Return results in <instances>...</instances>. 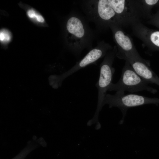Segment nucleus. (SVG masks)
<instances>
[{"mask_svg": "<svg viewBox=\"0 0 159 159\" xmlns=\"http://www.w3.org/2000/svg\"><path fill=\"white\" fill-rule=\"evenodd\" d=\"M85 16L74 10L67 18L65 24L67 47L74 55H80L85 49L90 50L96 37V32L90 26Z\"/></svg>", "mask_w": 159, "mask_h": 159, "instance_id": "obj_1", "label": "nucleus"}, {"mask_svg": "<svg viewBox=\"0 0 159 159\" xmlns=\"http://www.w3.org/2000/svg\"><path fill=\"white\" fill-rule=\"evenodd\" d=\"M79 2L87 21L93 23L98 30L115 24L117 15L108 0H85Z\"/></svg>", "mask_w": 159, "mask_h": 159, "instance_id": "obj_2", "label": "nucleus"}, {"mask_svg": "<svg viewBox=\"0 0 159 159\" xmlns=\"http://www.w3.org/2000/svg\"><path fill=\"white\" fill-rule=\"evenodd\" d=\"M149 84L135 72L128 62L122 69L119 80L115 83H112L108 91L130 92L145 91L155 93L157 90L150 86Z\"/></svg>", "mask_w": 159, "mask_h": 159, "instance_id": "obj_3", "label": "nucleus"}, {"mask_svg": "<svg viewBox=\"0 0 159 159\" xmlns=\"http://www.w3.org/2000/svg\"><path fill=\"white\" fill-rule=\"evenodd\" d=\"M108 104L110 108L116 107L119 108L122 115L120 122H123L128 109L149 104H159V98H150L137 94H125V92L117 91L114 95L107 94L103 106Z\"/></svg>", "mask_w": 159, "mask_h": 159, "instance_id": "obj_4", "label": "nucleus"}, {"mask_svg": "<svg viewBox=\"0 0 159 159\" xmlns=\"http://www.w3.org/2000/svg\"><path fill=\"white\" fill-rule=\"evenodd\" d=\"M115 54V50L107 53L103 61L100 66L99 80L96 84L98 90V101L95 115L97 117L99 112L103 106V103L110 85L112 83L115 69L112 64Z\"/></svg>", "mask_w": 159, "mask_h": 159, "instance_id": "obj_5", "label": "nucleus"}, {"mask_svg": "<svg viewBox=\"0 0 159 159\" xmlns=\"http://www.w3.org/2000/svg\"><path fill=\"white\" fill-rule=\"evenodd\" d=\"M110 48V46L103 42L98 43L96 47L90 50L83 58L77 62L70 69L61 74L56 75L55 79L57 82L61 84L63 80L68 76L81 69L95 63L106 55Z\"/></svg>", "mask_w": 159, "mask_h": 159, "instance_id": "obj_6", "label": "nucleus"}, {"mask_svg": "<svg viewBox=\"0 0 159 159\" xmlns=\"http://www.w3.org/2000/svg\"><path fill=\"white\" fill-rule=\"evenodd\" d=\"M126 58L135 72L150 84L159 86V77L151 69L148 63L141 59L138 55L129 56Z\"/></svg>", "mask_w": 159, "mask_h": 159, "instance_id": "obj_7", "label": "nucleus"}, {"mask_svg": "<svg viewBox=\"0 0 159 159\" xmlns=\"http://www.w3.org/2000/svg\"><path fill=\"white\" fill-rule=\"evenodd\" d=\"M115 24H112L110 27L113 32L115 42L125 51H130L132 49V45L130 39L121 31L117 30Z\"/></svg>", "mask_w": 159, "mask_h": 159, "instance_id": "obj_8", "label": "nucleus"}, {"mask_svg": "<svg viewBox=\"0 0 159 159\" xmlns=\"http://www.w3.org/2000/svg\"><path fill=\"white\" fill-rule=\"evenodd\" d=\"M108 1L117 15L121 14L124 10V0H108Z\"/></svg>", "mask_w": 159, "mask_h": 159, "instance_id": "obj_9", "label": "nucleus"}, {"mask_svg": "<svg viewBox=\"0 0 159 159\" xmlns=\"http://www.w3.org/2000/svg\"><path fill=\"white\" fill-rule=\"evenodd\" d=\"M10 39V35L9 32L5 30H3L0 33V39L2 42H8Z\"/></svg>", "mask_w": 159, "mask_h": 159, "instance_id": "obj_10", "label": "nucleus"}, {"mask_svg": "<svg viewBox=\"0 0 159 159\" xmlns=\"http://www.w3.org/2000/svg\"><path fill=\"white\" fill-rule=\"evenodd\" d=\"M152 23L159 28V11L153 17Z\"/></svg>", "mask_w": 159, "mask_h": 159, "instance_id": "obj_11", "label": "nucleus"}, {"mask_svg": "<svg viewBox=\"0 0 159 159\" xmlns=\"http://www.w3.org/2000/svg\"><path fill=\"white\" fill-rule=\"evenodd\" d=\"M145 1L147 5L150 6H153L157 4L159 1L158 0H146Z\"/></svg>", "mask_w": 159, "mask_h": 159, "instance_id": "obj_12", "label": "nucleus"}, {"mask_svg": "<svg viewBox=\"0 0 159 159\" xmlns=\"http://www.w3.org/2000/svg\"><path fill=\"white\" fill-rule=\"evenodd\" d=\"M27 14L29 16L30 18L36 17L37 14L34 10L32 9L29 10L27 11Z\"/></svg>", "mask_w": 159, "mask_h": 159, "instance_id": "obj_13", "label": "nucleus"}, {"mask_svg": "<svg viewBox=\"0 0 159 159\" xmlns=\"http://www.w3.org/2000/svg\"><path fill=\"white\" fill-rule=\"evenodd\" d=\"M36 19L39 22H43L44 21V19L43 17L40 15L37 14L36 17Z\"/></svg>", "mask_w": 159, "mask_h": 159, "instance_id": "obj_14", "label": "nucleus"}]
</instances>
